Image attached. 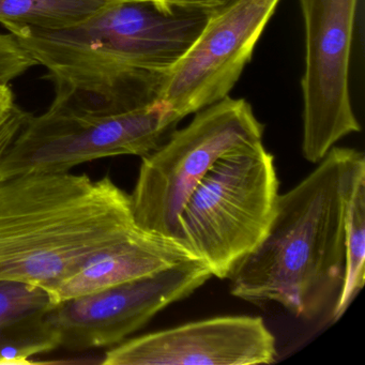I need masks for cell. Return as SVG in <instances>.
<instances>
[{"label": "cell", "instance_id": "18", "mask_svg": "<svg viewBox=\"0 0 365 365\" xmlns=\"http://www.w3.org/2000/svg\"><path fill=\"white\" fill-rule=\"evenodd\" d=\"M110 3H125V1H131V0H108Z\"/></svg>", "mask_w": 365, "mask_h": 365}, {"label": "cell", "instance_id": "11", "mask_svg": "<svg viewBox=\"0 0 365 365\" xmlns=\"http://www.w3.org/2000/svg\"><path fill=\"white\" fill-rule=\"evenodd\" d=\"M193 258V254L182 243L150 232L129 245L89 260L73 274L48 290V294L53 304L56 305Z\"/></svg>", "mask_w": 365, "mask_h": 365}, {"label": "cell", "instance_id": "16", "mask_svg": "<svg viewBox=\"0 0 365 365\" xmlns=\"http://www.w3.org/2000/svg\"><path fill=\"white\" fill-rule=\"evenodd\" d=\"M29 115V113L14 106L6 116L0 118V158L3 157L8 147L14 142Z\"/></svg>", "mask_w": 365, "mask_h": 365}, {"label": "cell", "instance_id": "13", "mask_svg": "<svg viewBox=\"0 0 365 365\" xmlns=\"http://www.w3.org/2000/svg\"><path fill=\"white\" fill-rule=\"evenodd\" d=\"M345 267L341 289L332 311L333 322L343 317L365 282V158L352 165L344 215Z\"/></svg>", "mask_w": 365, "mask_h": 365}, {"label": "cell", "instance_id": "17", "mask_svg": "<svg viewBox=\"0 0 365 365\" xmlns=\"http://www.w3.org/2000/svg\"><path fill=\"white\" fill-rule=\"evenodd\" d=\"M164 12L193 11L211 12L220 9L228 0H151Z\"/></svg>", "mask_w": 365, "mask_h": 365}, {"label": "cell", "instance_id": "12", "mask_svg": "<svg viewBox=\"0 0 365 365\" xmlns=\"http://www.w3.org/2000/svg\"><path fill=\"white\" fill-rule=\"evenodd\" d=\"M54 307L46 288L0 281V364H26L58 348L48 313Z\"/></svg>", "mask_w": 365, "mask_h": 365}, {"label": "cell", "instance_id": "6", "mask_svg": "<svg viewBox=\"0 0 365 365\" xmlns=\"http://www.w3.org/2000/svg\"><path fill=\"white\" fill-rule=\"evenodd\" d=\"M182 120L163 100L131 112L93 115L51 104L29 114L0 158V178L35 173H67L76 166L117 155L146 157Z\"/></svg>", "mask_w": 365, "mask_h": 365}, {"label": "cell", "instance_id": "8", "mask_svg": "<svg viewBox=\"0 0 365 365\" xmlns=\"http://www.w3.org/2000/svg\"><path fill=\"white\" fill-rule=\"evenodd\" d=\"M200 259L70 299L48 313L58 348L71 352L113 347L142 329L157 314L191 296L211 279Z\"/></svg>", "mask_w": 365, "mask_h": 365}, {"label": "cell", "instance_id": "15", "mask_svg": "<svg viewBox=\"0 0 365 365\" xmlns=\"http://www.w3.org/2000/svg\"><path fill=\"white\" fill-rule=\"evenodd\" d=\"M0 65L11 66L27 72L37 66L10 34H0Z\"/></svg>", "mask_w": 365, "mask_h": 365}, {"label": "cell", "instance_id": "1", "mask_svg": "<svg viewBox=\"0 0 365 365\" xmlns=\"http://www.w3.org/2000/svg\"><path fill=\"white\" fill-rule=\"evenodd\" d=\"M207 12L160 10L151 0L114 3L61 31L10 34L54 83L52 106L117 115L159 99L166 73L204 29Z\"/></svg>", "mask_w": 365, "mask_h": 365}, {"label": "cell", "instance_id": "2", "mask_svg": "<svg viewBox=\"0 0 365 365\" xmlns=\"http://www.w3.org/2000/svg\"><path fill=\"white\" fill-rule=\"evenodd\" d=\"M110 177L35 173L0 178V281L51 290L85 264L148 235Z\"/></svg>", "mask_w": 365, "mask_h": 365}, {"label": "cell", "instance_id": "3", "mask_svg": "<svg viewBox=\"0 0 365 365\" xmlns=\"http://www.w3.org/2000/svg\"><path fill=\"white\" fill-rule=\"evenodd\" d=\"M359 155L332 147L311 174L279 194L266 236L228 277L232 296L279 303L296 317L322 311L343 279L345 202Z\"/></svg>", "mask_w": 365, "mask_h": 365}, {"label": "cell", "instance_id": "5", "mask_svg": "<svg viewBox=\"0 0 365 365\" xmlns=\"http://www.w3.org/2000/svg\"><path fill=\"white\" fill-rule=\"evenodd\" d=\"M259 144L264 125L247 100L228 96L198 110L187 127L174 130L159 148L142 158L130 194L136 224L181 242L179 217L198 183L223 155Z\"/></svg>", "mask_w": 365, "mask_h": 365}, {"label": "cell", "instance_id": "9", "mask_svg": "<svg viewBox=\"0 0 365 365\" xmlns=\"http://www.w3.org/2000/svg\"><path fill=\"white\" fill-rule=\"evenodd\" d=\"M279 0H228L166 73L159 99L181 118L228 97Z\"/></svg>", "mask_w": 365, "mask_h": 365}, {"label": "cell", "instance_id": "10", "mask_svg": "<svg viewBox=\"0 0 365 365\" xmlns=\"http://www.w3.org/2000/svg\"><path fill=\"white\" fill-rule=\"evenodd\" d=\"M264 319L221 316L148 333L113 346L106 365H257L277 359Z\"/></svg>", "mask_w": 365, "mask_h": 365}, {"label": "cell", "instance_id": "7", "mask_svg": "<svg viewBox=\"0 0 365 365\" xmlns=\"http://www.w3.org/2000/svg\"><path fill=\"white\" fill-rule=\"evenodd\" d=\"M305 29L302 155L317 164L339 140L361 131L349 65L359 0H299Z\"/></svg>", "mask_w": 365, "mask_h": 365}, {"label": "cell", "instance_id": "4", "mask_svg": "<svg viewBox=\"0 0 365 365\" xmlns=\"http://www.w3.org/2000/svg\"><path fill=\"white\" fill-rule=\"evenodd\" d=\"M279 185L274 157L264 144L223 155L183 207L181 242L212 277L228 279L266 236Z\"/></svg>", "mask_w": 365, "mask_h": 365}, {"label": "cell", "instance_id": "14", "mask_svg": "<svg viewBox=\"0 0 365 365\" xmlns=\"http://www.w3.org/2000/svg\"><path fill=\"white\" fill-rule=\"evenodd\" d=\"M108 0H0V24L21 29L61 31L76 26L110 5Z\"/></svg>", "mask_w": 365, "mask_h": 365}]
</instances>
